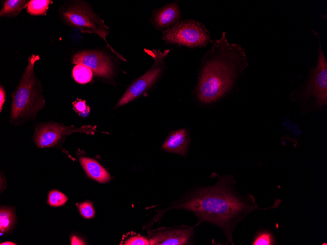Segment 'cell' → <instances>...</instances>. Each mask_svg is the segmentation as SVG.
<instances>
[{"label": "cell", "mask_w": 327, "mask_h": 245, "mask_svg": "<svg viewBox=\"0 0 327 245\" xmlns=\"http://www.w3.org/2000/svg\"><path fill=\"white\" fill-rule=\"evenodd\" d=\"M162 38L166 43L191 48L204 47L214 42L204 24L192 19L177 22L163 32Z\"/></svg>", "instance_id": "5b68a950"}, {"label": "cell", "mask_w": 327, "mask_h": 245, "mask_svg": "<svg viewBox=\"0 0 327 245\" xmlns=\"http://www.w3.org/2000/svg\"><path fill=\"white\" fill-rule=\"evenodd\" d=\"M70 240L71 245H85V242L82 239L74 235L71 236Z\"/></svg>", "instance_id": "603a6c76"}, {"label": "cell", "mask_w": 327, "mask_h": 245, "mask_svg": "<svg viewBox=\"0 0 327 245\" xmlns=\"http://www.w3.org/2000/svg\"><path fill=\"white\" fill-rule=\"evenodd\" d=\"M90 112V107L89 106H87V108L86 110V111L81 113H80L79 115H81L83 117L87 116Z\"/></svg>", "instance_id": "d4e9b609"}, {"label": "cell", "mask_w": 327, "mask_h": 245, "mask_svg": "<svg viewBox=\"0 0 327 245\" xmlns=\"http://www.w3.org/2000/svg\"><path fill=\"white\" fill-rule=\"evenodd\" d=\"M15 243H12L11 242H5L2 243H0V245H16Z\"/></svg>", "instance_id": "484cf974"}, {"label": "cell", "mask_w": 327, "mask_h": 245, "mask_svg": "<svg viewBox=\"0 0 327 245\" xmlns=\"http://www.w3.org/2000/svg\"><path fill=\"white\" fill-rule=\"evenodd\" d=\"M15 223V215L13 212L7 208H1L0 211V232H7Z\"/></svg>", "instance_id": "2e32d148"}, {"label": "cell", "mask_w": 327, "mask_h": 245, "mask_svg": "<svg viewBox=\"0 0 327 245\" xmlns=\"http://www.w3.org/2000/svg\"><path fill=\"white\" fill-rule=\"evenodd\" d=\"M5 100V91L3 88L1 86L0 88V111L2 110V106L4 103Z\"/></svg>", "instance_id": "cb8c5ba5"}, {"label": "cell", "mask_w": 327, "mask_h": 245, "mask_svg": "<svg viewBox=\"0 0 327 245\" xmlns=\"http://www.w3.org/2000/svg\"><path fill=\"white\" fill-rule=\"evenodd\" d=\"M275 244V239L272 233L268 231H260L257 233L253 240L254 245H271Z\"/></svg>", "instance_id": "ac0fdd59"}, {"label": "cell", "mask_w": 327, "mask_h": 245, "mask_svg": "<svg viewBox=\"0 0 327 245\" xmlns=\"http://www.w3.org/2000/svg\"><path fill=\"white\" fill-rule=\"evenodd\" d=\"M93 70L88 67L82 65H76L72 69V76L74 80L81 84L90 82L93 78Z\"/></svg>", "instance_id": "9a60e30c"}, {"label": "cell", "mask_w": 327, "mask_h": 245, "mask_svg": "<svg viewBox=\"0 0 327 245\" xmlns=\"http://www.w3.org/2000/svg\"><path fill=\"white\" fill-rule=\"evenodd\" d=\"M314 32L319 39L317 64L310 68L305 80L290 96L304 112L320 110L327 105V61L319 35Z\"/></svg>", "instance_id": "3957f363"}, {"label": "cell", "mask_w": 327, "mask_h": 245, "mask_svg": "<svg viewBox=\"0 0 327 245\" xmlns=\"http://www.w3.org/2000/svg\"><path fill=\"white\" fill-rule=\"evenodd\" d=\"M95 126H84L76 128L63 124L50 123L39 126L35 132L34 141L40 148L50 147L56 145L62 138L74 132L93 134Z\"/></svg>", "instance_id": "ba28073f"}, {"label": "cell", "mask_w": 327, "mask_h": 245, "mask_svg": "<svg viewBox=\"0 0 327 245\" xmlns=\"http://www.w3.org/2000/svg\"><path fill=\"white\" fill-rule=\"evenodd\" d=\"M189 143L187 130L181 129L171 132L164 141L162 148L167 152L183 156L187 152Z\"/></svg>", "instance_id": "7c38bea8"}, {"label": "cell", "mask_w": 327, "mask_h": 245, "mask_svg": "<svg viewBox=\"0 0 327 245\" xmlns=\"http://www.w3.org/2000/svg\"><path fill=\"white\" fill-rule=\"evenodd\" d=\"M121 245H150L148 238L140 235H136L128 238L125 242L121 243Z\"/></svg>", "instance_id": "44dd1931"}, {"label": "cell", "mask_w": 327, "mask_h": 245, "mask_svg": "<svg viewBox=\"0 0 327 245\" xmlns=\"http://www.w3.org/2000/svg\"><path fill=\"white\" fill-rule=\"evenodd\" d=\"M63 15L69 24L78 28L82 33H94L98 35L120 59L126 61L108 44L106 38L109 34V27L88 6L82 4L73 6L64 11Z\"/></svg>", "instance_id": "8992f818"}, {"label": "cell", "mask_w": 327, "mask_h": 245, "mask_svg": "<svg viewBox=\"0 0 327 245\" xmlns=\"http://www.w3.org/2000/svg\"><path fill=\"white\" fill-rule=\"evenodd\" d=\"M170 51V49H166L164 52L160 49L146 51L154 59L153 66L142 76L129 86L118 102L117 108L125 105L137 98L153 85L163 72L164 66V59Z\"/></svg>", "instance_id": "52a82bcc"}, {"label": "cell", "mask_w": 327, "mask_h": 245, "mask_svg": "<svg viewBox=\"0 0 327 245\" xmlns=\"http://www.w3.org/2000/svg\"><path fill=\"white\" fill-rule=\"evenodd\" d=\"M80 215L85 218L91 219L94 217V210L90 201H85L78 204Z\"/></svg>", "instance_id": "ffe728a7"}, {"label": "cell", "mask_w": 327, "mask_h": 245, "mask_svg": "<svg viewBox=\"0 0 327 245\" xmlns=\"http://www.w3.org/2000/svg\"><path fill=\"white\" fill-rule=\"evenodd\" d=\"M235 183L232 175L219 176L214 185L191 190L173 207L193 213L197 225L203 222L217 225L227 243L234 245L232 234L237 224L252 211L262 209L252 195L237 192Z\"/></svg>", "instance_id": "6da1fadb"}, {"label": "cell", "mask_w": 327, "mask_h": 245, "mask_svg": "<svg viewBox=\"0 0 327 245\" xmlns=\"http://www.w3.org/2000/svg\"><path fill=\"white\" fill-rule=\"evenodd\" d=\"M72 61L74 64H82L88 67L97 76L109 77L113 73L110 58L100 51L80 52L73 56Z\"/></svg>", "instance_id": "30bf717a"}, {"label": "cell", "mask_w": 327, "mask_h": 245, "mask_svg": "<svg viewBox=\"0 0 327 245\" xmlns=\"http://www.w3.org/2000/svg\"><path fill=\"white\" fill-rule=\"evenodd\" d=\"M80 162L91 178L99 182L105 183L109 181L111 177L106 170L96 160L85 157L80 158Z\"/></svg>", "instance_id": "4fadbf2b"}, {"label": "cell", "mask_w": 327, "mask_h": 245, "mask_svg": "<svg viewBox=\"0 0 327 245\" xmlns=\"http://www.w3.org/2000/svg\"><path fill=\"white\" fill-rule=\"evenodd\" d=\"M67 196L62 192L52 190L48 194L47 202L52 206L56 207L64 205L68 200Z\"/></svg>", "instance_id": "d6986e66"}, {"label": "cell", "mask_w": 327, "mask_h": 245, "mask_svg": "<svg viewBox=\"0 0 327 245\" xmlns=\"http://www.w3.org/2000/svg\"><path fill=\"white\" fill-rule=\"evenodd\" d=\"M180 15L178 5L173 2L155 10L153 13L152 21L157 28H164L178 21L180 19Z\"/></svg>", "instance_id": "8fae6325"}, {"label": "cell", "mask_w": 327, "mask_h": 245, "mask_svg": "<svg viewBox=\"0 0 327 245\" xmlns=\"http://www.w3.org/2000/svg\"><path fill=\"white\" fill-rule=\"evenodd\" d=\"M195 227L182 225L158 228L148 232V239L152 245H187L193 239Z\"/></svg>", "instance_id": "9c48e42d"}, {"label": "cell", "mask_w": 327, "mask_h": 245, "mask_svg": "<svg viewBox=\"0 0 327 245\" xmlns=\"http://www.w3.org/2000/svg\"><path fill=\"white\" fill-rule=\"evenodd\" d=\"M39 59V55L32 54L20 84L12 95L10 118L16 120L35 114L45 105L43 95L38 89V84L34 73V66Z\"/></svg>", "instance_id": "277c9868"}, {"label": "cell", "mask_w": 327, "mask_h": 245, "mask_svg": "<svg viewBox=\"0 0 327 245\" xmlns=\"http://www.w3.org/2000/svg\"><path fill=\"white\" fill-rule=\"evenodd\" d=\"M73 106L74 109L79 114L85 111L87 108L86 101L81 99H77L75 101L73 102Z\"/></svg>", "instance_id": "7402d4cb"}, {"label": "cell", "mask_w": 327, "mask_h": 245, "mask_svg": "<svg viewBox=\"0 0 327 245\" xmlns=\"http://www.w3.org/2000/svg\"><path fill=\"white\" fill-rule=\"evenodd\" d=\"M29 1L7 0L0 11V16L13 17L18 15L23 9L27 7Z\"/></svg>", "instance_id": "5bb4252c"}, {"label": "cell", "mask_w": 327, "mask_h": 245, "mask_svg": "<svg viewBox=\"0 0 327 245\" xmlns=\"http://www.w3.org/2000/svg\"><path fill=\"white\" fill-rule=\"evenodd\" d=\"M248 64L245 49L239 44L230 43L223 32L202 59L195 90L199 100L209 104L220 99L231 89Z\"/></svg>", "instance_id": "7a4b0ae2"}, {"label": "cell", "mask_w": 327, "mask_h": 245, "mask_svg": "<svg viewBox=\"0 0 327 245\" xmlns=\"http://www.w3.org/2000/svg\"><path fill=\"white\" fill-rule=\"evenodd\" d=\"M51 1L49 0H30L27 7V12L33 15L45 14Z\"/></svg>", "instance_id": "e0dca14e"}]
</instances>
